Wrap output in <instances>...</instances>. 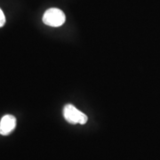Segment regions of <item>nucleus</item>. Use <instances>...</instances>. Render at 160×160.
I'll use <instances>...</instances> for the list:
<instances>
[{"mask_svg": "<svg viewBox=\"0 0 160 160\" xmlns=\"http://www.w3.org/2000/svg\"><path fill=\"white\" fill-rule=\"evenodd\" d=\"M63 117L68 123L72 125H85L88 120L87 116L77 109L72 104H67L64 106Z\"/></svg>", "mask_w": 160, "mask_h": 160, "instance_id": "f257e3e1", "label": "nucleus"}, {"mask_svg": "<svg viewBox=\"0 0 160 160\" xmlns=\"http://www.w3.org/2000/svg\"><path fill=\"white\" fill-rule=\"evenodd\" d=\"M43 22L50 27H61L66 22L65 13L61 9L50 8L46 10L43 15Z\"/></svg>", "mask_w": 160, "mask_h": 160, "instance_id": "f03ea898", "label": "nucleus"}, {"mask_svg": "<svg viewBox=\"0 0 160 160\" xmlns=\"http://www.w3.org/2000/svg\"><path fill=\"white\" fill-rule=\"evenodd\" d=\"M16 127V118L12 115H5L0 120V134L9 135Z\"/></svg>", "mask_w": 160, "mask_h": 160, "instance_id": "7ed1b4c3", "label": "nucleus"}, {"mask_svg": "<svg viewBox=\"0 0 160 160\" xmlns=\"http://www.w3.org/2000/svg\"><path fill=\"white\" fill-rule=\"evenodd\" d=\"M5 23H6V16L0 8V28H2L5 25Z\"/></svg>", "mask_w": 160, "mask_h": 160, "instance_id": "20e7f679", "label": "nucleus"}]
</instances>
